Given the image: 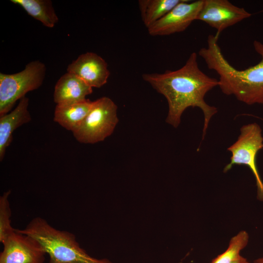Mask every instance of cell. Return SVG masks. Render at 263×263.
<instances>
[{
  "instance_id": "16",
  "label": "cell",
  "mask_w": 263,
  "mask_h": 263,
  "mask_svg": "<svg viewBox=\"0 0 263 263\" xmlns=\"http://www.w3.org/2000/svg\"><path fill=\"white\" fill-rule=\"evenodd\" d=\"M249 238L246 231H240L231 238L226 249L210 263H232L236 261L241 256V251L247 245Z\"/></svg>"
},
{
  "instance_id": "6",
  "label": "cell",
  "mask_w": 263,
  "mask_h": 263,
  "mask_svg": "<svg viewBox=\"0 0 263 263\" xmlns=\"http://www.w3.org/2000/svg\"><path fill=\"white\" fill-rule=\"evenodd\" d=\"M263 148V136L261 127L256 123L243 126L237 141L227 150L231 153L230 161L224 169L226 172L235 165L247 166L256 180L257 198L263 201V182L256 163L259 151Z\"/></svg>"
},
{
  "instance_id": "13",
  "label": "cell",
  "mask_w": 263,
  "mask_h": 263,
  "mask_svg": "<svg viewBox=\"0 0 263 263\" xmlns=\"http://www.w3.org/2000/svg\"><path fill=\"white\" fill-rule=\"evenodd\" d=\"M93 101L88 99L56 104L54 120L67 130L75 132L89 113Z\"/></svg>"
},
{
  "instance_id": "19",
  "label": "cell",
  "mask_w": 263,
  "mask_h": 263,
  "mask_svg": "<svg viewBox=\"0 0 263 263\" xmlns=\"http://www.w3.org/2000/svg\"><path fill=\"white\" fill-rule=\"evenodd\" d=\"M252 263H263V257H261L255 260Z\"/></svg>"
},
{
  "instance_id": "15",
  "label": "cell",
  "mask_w": 263,
  "mask_h": 263,
  "mask_svg": "<svg viewBox=\"0 0 263 263\" xmlns=\"http://www.w3.org/2000/svg\"><path fill=\"white\" fill-rule=\"evenodd\" d=\"M182 0H139L142 21L149 28L167 15Z\"/></svg>"
},
{
  "instance_id": "8",
  "label": "cell",
  "mask_w": 263,
  "mask_h": 263,
  "mask_svg": "<svg viewBox=\"0 0 263 263\" xmlns=\"http://www.w3.org/2000/svg\"><path fill=\"white\" fill-rule=\"evenodd\" d=\"M252 14L227 0H203L196 20L205 22L217 31L216 35L226 28L249 18Z\"/></svg>"
},
{
  "instance_id": "9",
  "label": "cell",
  "mask_w": 263,
  "mask_h": 263,
  "mask_svg": "<svg viewBox=\"0 0 263 263\" xmlns=\"http://www.w3.org/2000/svg\"><path fill=\"white\" fill-rule=\"evenodd\" d=\"M182 0L167 15L148 28L151 36H166L185 30L196 20L203 0Z\"/></svg>"
},
{
  "instance_id": "2",
  "label": "cell",
  "mask_w": 263,
  "mask_h": 263,
  "mask_svg": "<svg viewBox=\"0 0 263 263\" xmlns=\"http://www.w3.org/2000/svg\"><path fill=\"white\" fill-rule=\"evenodd\" d=\"M218 36L210 35L207 46L200 49L199 55L208 68L219 75L218 86L227 95H233L247 105L263 104V43L255 40L253 46L261 59L254 66L239 70L224 56L218 44Z\"/></svg>"
},
{
  "instance_id": "12",
  "label": "cell",
  "mask_w": 263,
  "mask_h": 263,
  "mask_svg": "<svg viewBox=\"0 0 263 263\" xmlns=\"http://www.w3.org/2000/svg\"><path fill=\"white\" fill-rule=\"evenodd\" d=\"M93 93V88L76 75L67 72L57 81L54 93L56 104L77 101L86 99Z\"/></svg>"
},
{
  "instance_id": "7",
  "label": "cell",
  "mask_w": 263,
  "mask_h": 263,
  "mask_svg": "<svg viewBox=\"0 0 263 263\" xmlns=\"http://www.w3.org/2000/svg\"><path fill=\"white\" fill-rule=\"evenodd\" d=\"M2 244L0 263H44L46 253L40 244L18 229Z\"/></svg>"
},
{
  "instance_id": "11",
  "label": "cell",
  "mask_w": 263,
  "mask_h": 263,
  "mask_svg": "<svg viewBox=\"0 0 263 263\" xmlns=\"http://www.w3.org/2000/svg\"><path fill=\"white\" fill-rule=\"evenodd\" d=\"M29 99L24 96L19 100L15 109L9 113L0 116V160L2 161L6 150L12 140L14 131L31 120L28 110Z\"/></svg>"
},
{
  "instance_id": "3",
  "label": "cell",
  "mask_w": 263,
  "mask_h": 263,
  "mask_svg": "<svg viewBox=\"0 0 263 263\" xmlns=\"http://www.w3.org/2000/svg\"><path fill=\"white\" fill-rule=\"evenodd\" d=\"M18 230L40 244L49 256V263H113L90 256L73 233L55 228L42 217L34 218L24 228Z\"/></svg>"
},
{
  "instance_id": "10",
  "label": "cell",
  "mask_w": 263,
  "mask_h": 263,
  "mask_svg": "<svg viewBox=\"0 0 263 263\" xmlns=\"http://www.w3.org/2000/svg\"><path fill=\"white\" fill-rule=\"evenodd\" d=\"M67 70L92 88H100L105 85L110 74L105 60L93 52L80 55L68 66Z\"/></svg>"
},
{
  "instance_id": "17",
  "label": "cell",
  "mask_w": 263,
  "mask_h": 263,
  "mask_svg": "<svg viewBox=\"0 0 263 263\" xmlns=\"http://www.w3.org/2000/svg\"><path fill=\"white\" fill-rule=\"evenodd\" d=\"M11 191L8 190L0 197V242L2 243L13 232L15 228L11 225V210L9 197Z\"/></svg>"
},
{
  "instance_id": "5",
  "label": "cell",
  "mask_w": 263,
  "mask_h": 263,
  "mask_svg": "<svg viewBox=\"0 0 263 263\" xmlns=\"http://www.w3.org/2000/svg\"><path fill=\"white\" fill-rule=\"evenodd\" d=\"M117 109L114 102L106 96L93 101L89 113L73 132L76 140L81 143L94 144L111 135L118 122Z\"/></svg>"
},
{
  "instance_id": "18",
  "label": "cell",
  "mask_w": 263,
  "mask_h": 263,
  "mask_svg": "<svg viewBox=\"0 0 263 263\" xmlns=\"http://www.w3.org/2000/svg\"><path fill=\"white\" fill-rule=\"evenodd\" d=\"M232 263H249L246 258L241 256L238 260Z\"/></svg>"
},
{
  "instance_id": "4",
  "label": "cell",
  "mask_w": 263,
  "mask_h": 263,
  "mask_svg": "<svg viewBox=\"0 0 263 263\" xmlns=\"http://www.w3.org/2000/svg\"><path fill=\"white\" fill-rule=\"evenodd\" d=\"M45 74V65L39 60L29 62L22 71L16 74L0 73V116L7 113L26 93L38 89Z\"/></svg>"
},
{
  "instance_id": "14",
  "label": "cell",
  "mask_w": 263,
  "mask_h": 263,
  "mask_svg": "<svg viewBox=\"0 0 263 263\" xmlns=\"http://www.w3.org/2000/svg\"><path fill=\"white\" fill-rule=\"evenodd\" d=\"M11 1L20 6L30 16L48 28L54 27L58 21L51 0H11Z\"/></svg>"
},
{
  "instance_id": "1",
  "label": "cell",
  "mask_w": 263,
  "mask_h": 263,
  "mask_svg": "<svg viewBox=\"0 0 263 263\" xmlns=\"http://www.w3.org/2000/svg\"><path fill=\"white\" fill-rule=\"evenodd\" d=\"M142 78L167 100L169 112L166 122L174 127L179 125L181 116L187 108H200L204 115V139L211 117L218 112L217 108L206 103L205 96L218 86V80L200 70L196 53H192L184 65L177 70L144 74Z\"/></svg>"
}]
</instances>
